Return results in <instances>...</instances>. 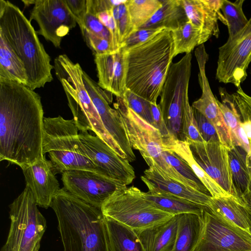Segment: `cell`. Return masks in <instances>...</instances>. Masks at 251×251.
Masks as SVG:
<instances>
[{"instance_id": "cell-47", "label": "cell", "mask_w": 251, "mask_h": 251, "mask_svg": "<svg viewBox=\"0 0 251 251\" xmlns=\"http://www.w3.org/2000/svg\"><path fill=\"white\" fill-rule=\"evenodd\" d=\"M246 163L248 166L250 176V186L249 192L247 195L242 199L244 203L251 202V153H247L246 155Z\"/></svg>"}, {"instance_id": "cell-24", "label": "cell", "mask_w": 251, "mask_h": 251, "mask_svg": "<svg viewBox=\"0 0 251 251\" xmlns=\"http://www.w3.org/2000/svg\"><path fill=\"white\" fill-rule=\"evenodd\" d=\"M219 92L221 101L217 100V102L227 127L233 146L240 147L247 153H250L249 142L242 128L232 94L223 87H220Z\"/></svg>"}, {"instance_id": "cell-21", "label": "cell", "mask_w": 251, "mask_h": 251, "mask_svg": "<svg viewBox=\"0 0 251 251\" xmlns=\"http://www.w3.org/2000/svg\"><path fill=\"white\" fill-rule=\"evenodd\" d=\"M147 187H152L191 202L209 207L212 197L170 178H164L154 170L148 168L141 176Z\"/></svg>"}, {"instance_id": "cell-45", "label": "cell", "mask_w": 251, "mask_h": 251, "mask_svg": "<svg viewBox=\"0 0 251 251\" xmlns=\"http://www.w3.org/2000/svg\"><path fill=\"white\" fill-rule=\"evenodd\" d=\"M126 0H87V12L96 15L106 10H109L115 6L126 2Z\"/></svg>"}, {"instance_id": "cell-29", "label": "cell", "mask_w": 251, "mask_h": 251, "mask_svg": "<svg viewBox=\"0 0 251 251\" xmlns=\"http://www.w3.org/2000/svg\"><path fill=\"white\" fill-rule=\"evenodd\" d=\"M110 251H145L135 231L105 217Z\"/></svg>"}, {"instance_id": "cell-43", "label": "cell", "mask_w": 251, "mask_h": 251, "mask_svg": "<svg viewBox=\"0 0 251 251\" xmlns=\"http://www.w3.org/2000/svg\"><path fill=\"white\" fill-rule=\"evenodd\" d=\"M84 24L85 27L84 29L87 30L97 36L108 40L111 43L113 49L112 38L110 32L99 21L96 15L87 12L85 17Z\"/></svg>"}, {"instance_id": "cell-48", "label": "cell", "mask_w": 251, "mask_h": 251, "mask_svg": "<svg viewBox=\"0 0 251 251\" xmlns=\"http://www.w3.org/2000/svg\"><path fill=\"white\" fill-rule=\"evenodd\" d=\"M245 204L246 205L247 210L248 212L250 230L251 233V205H248L246 203Z\"/></svg>"}, {"instance_id": "cell-19", "label": "cell", "mask_w": 251, "mask_h": 251, "mask_svg": "<svg viewBox=\"0 0 251 251\" xmlns=\"http://www.w3.org/2000/svg\"><path fill=\"white\" fill-rule=\"evenodd\" d=\"M187 18L199 28L207 41L211 37L218 38V20L226 25L221 8L223 0H181Z\"/></svg>"}, {"instance_id": "cell-38", "label": "cell", "mask_w": 251, "mask_h": 251, "mask_svg": "<svg viewBox=\"0 0 251 251\" xmlns=\"http://www.w3.org/2000/svg\"><path fill=\"white\" fill-rule=\"evenodd\" d=\"M182 140H191L196 142H204L197 127L193 108L189 100L184 104L181 117Z\"/></svg>"}, {"instance_id": "cell-10", "label": "cell", "mask_w": 251, "mask_h": 251, "mask_svg": "<svg viewBox=\"0 0 251 251\" xmlns=\"http://www.w3.org/2000/svg\"><path fill=\"white\" fill-rule=\"evenodd\" d=\"M192 58L191 53H186L178 61L171 64L158 104L170 133L181 140L182 113L185 103L189 100Z\"/></svg>"}, {"instance_id": "cell-33", "label": "cell", "mask_w": 251, "mask_h": 251, "mask_svg": "<svg viewBox=\"0 0 251 251\" xmlns=\"http://www.w3.org/2000/svg\"><path fill=\"white\" fill-rule=\"evenodd\" d=\"M126 5L131 24L136 30L147 23L162 6L160 0H126Z\"/></svg>"}, {"instance_id": "cell-6", "label": "cell", "mask_w": 251, "mask_h": 251, "mask_svg": "<svg viewBox=\"0 0 251 251\" xmlns=\"http://www.w3.org/2000/svg\"><path fill=\"white\" fill-rule=\"evenodd\" d=\"M78 130L73 119L66 120L61 116L44 117L43 155L49 153L55 174L85 170L102 175L86 155Z\"/></svg>"}, {"instance_id": "cell-39", "label": "cell", "mask_w": 251, "mask_h": 251, "mask_svg": "<svg viewBox=\"0 0 251 251\" xmlns=\"http://www.w3.org/2000/svg\"><path fill=\"white\" fill-rule=\"evenodd\" d=\"M126 2L115 6L112 9V14L118 31L120 47L135 30L131 24Z\"/></svg>"}, {"instance_id": "cell-32", "label": "cell", "mask_w": 251, "mask_h": 251, "mask_svg": "<svg viewBox=\"0 0 251 251\" xmlns=\"http://www.w3.org/2000/svg\"><path fill=\"white\" fill-rule=\"evenodd\" d=\"M171 32L174 57L182 53H191L195 47L206 42L201 29L189 20Z\"/></svg>"}, {"instance_id": "cell-41", "label": "cell", "mask_w": 251, "mask_h": 251, "mask_svg": "<svg viewBox=\"0 0 251 251\" xmlns=\"http://www.w3.org/2000/svg\"><path fill=\"white\" fill-rule=\"evenodd\" d=\"M164 29L163 28H139L130 35L120 48L126 50L147 41Z\"/></svg>"}, {"instance_id": "cell-27", "label": "cell", "mask_w": 251, "mask_h": 251, "mask_svg": "<svg viewBox=\"0 0 251 251\" xmlns=\"http://www.w3.org/2000/svg\"><path fill=\"white\" fill-rule=\"evenodd\" d=\"M161 1V8L141 27L163 28L173 31L188 20L181 0Z\"/></svg>"}, {"instance_id": "cell-3", "label": "cell", "mask_w": 251, "mask_h": 251, "mask_svg": "<svg viewBox=\"0 0 251 251\" xmlns=\"http://www.w3.org/2000/svg\"><path fill=\"white\" fill-rule=\"evenodd\" d=\"M125 51L126 89L156 103L174 57L171 31L165 29L147 41Z\"/></svg>"}, {"instance_id": "cell-14", "label": "cell", "mask_w": 251, "mask_h": 251, "mask_svg": "<svg viewBox=\"0 0 251 251\" xmlns=\"http://www.w3.org/2000/svg\"><path fill=\"white\" fill-rule=\"evenodd\" d=\"M79 137L86 155L103 176L125 186L132 182L135 174L128 160L120 156L96 135L82 130L79 131Z\"/></svg>"}, {"instance_id": "cell-13", "label": "cell", "mask_w": 251, "mask_h": 251, "mask_svg": "<svg viewBox=\"0 0 251 251\" xmlns=\"http://www.w3.org/2000/svg\"><path fill=\"white\" fill-rule=\"evenodd\" d=\"M39 26L37 33L60 48L62 38L75 27L76 22L65 0H35L29 21Z\"/></svg>"}, {"instance_id": "cell-22", "label": "cell", "mask_w": 251, "mask_h": 251, "mask_svg": "<svg viewBox=\"0 0 251 251\" xmlns=\"http://www.w3.org/2000/svg\"><path fill=\"white\" fill-rule=\"evenodd\" d=\"M178 215L144 229L135 230L145 251H171L176 236Z\"/></svg>"}, {"instance_id": "cell-12", "label": "cell", "mask_w": 251, "mask_h": 251, "mask_svg": "<svg viewBox=\"0 0 251 251\" xmlns=\"http://www.w3.org/2000/svg\"><path fill=\"white\" fill-rule=\"evenodd\" d=\"M201 218V231L194 251H251V233L225 221L208 207Z\"/></svg>"}, {"instance_id": "cell-5", "label": "cell", "mask_w": 251, "mask_h": 251, "mask_svg": "<svg viewBox=\"0 0 251 251\" xmlns=\"http://www.w3.org/2000/svg\"><path fill=\"white\" fill-rule=\"evenodd\" d=\"M53 67L79 131L94 132L118 154L117 148L105 129L85 86L82 75L83 69L79 64L75 63L64 54L54 59Z\"/></svg>"}, {"instance_id": "cell-31", "label": "cell", "mask_w": 251, "mask_h": 251, "mask_svg": "<svg viewBox=\"0 0 251 251\" xmlns=\"http://www.w3.org/2000/svg\"><path fill=\"white\" fill-rule=\"evenodd\" d=\"M0 80L27 86L28 76L23 62L0 36Z\"/></svg>"}, {"instance_id": "cell-44", "label": "cell", "mask_w": 251, "mask_h": 251, "mask_svg": "<svg viewBox=\"0 0 251 251\" xmlns=\"http://www.w3.org/2000/svg\"><path fill=\"white\" fill-rule=\"evenodd\" d=\"M80 30L85 27L84 20L87 13V0H65Z\"/></svg>"}, {"instance_id": "cell-30", "label": "cell", "mask_w": 251, "mask_h": 251, "mask_svg": "<svg viewBox=\"0 0 251 251\" xmlns=\"http://www.w3.org/2000/svg\"><path fill=\"white\" fill-rule=\"evenodd\" d=\"M229 165L236 197L242 199L249 192L250 176L246 163L247 152L240 147L228 149Z\"/></svg>"}, {"instance_id": "cell-37", "label": "cell", "mask_w": 251, "mask_h": 251, "mask_svg": "<svg viewBox=\"0 0 251 251\" xmlns=\"http://www.w3.org/2000/svg\"><path fill=\"white\" fill-rule=\"evenodd\" d=\"M123 99L129 108L145 121L155 127L152 115L151 102L127 89H126Z\"/></svg>"}, {"instance_id": "cell-15", "label": "cell", "mask_w": 251, "mask_h": 251, "mask_svg": "<svg viewBox=\"0 0 251 251\" xmlns=\"http://www.w3.org/2000/svg\"><path fill=\"white\" fill-rule=\"evenodd\" d=\"M61 180L65 190L99 208L119 188L125 186L97 173L85 170L66 171L62 174Z\"/></svg>"}, {"instance_id": "cell-50", "label": "cell", "mask_w": 251, "mask_h": 251, "mask_svg": "<svg viewBox=\"0 0 251 251\" xmlns=\"http://www.w3.org/2000/svg\"><path fill=\"white\" fill-rule=\"evenodd\" d=\"M249 73H250V75H251V71H250Z\"/></svg>"}, {"instance_id": "cell-4", "label": "cell", "mask_w": 251, "mask_h": 251, "mask_svg": "<svg viewBox=\"0 0 251 251\" xmlns=\"http://www.w3.org/2000/svg\"><path fill=\"white\" fill-rule=\"evenodd\" d=\"M0 36L23 62L27 87L34 90L53 80L54 67L37 32L20 8L8 0H0Z\"/></svg>"}, {"instance_id": "cell-40", "label": "cell", "mask_w": 251, "mask_h": 251, "mask_svg": "<svg viewBox=\"0 0 251 251\" xmlns=\"http://www.w3.org/2000/svg\"><path fill=\"white\" fill-rule=\"evenodd\" d=\"M193 110L198 128L204 142L222 143L218 132L214 126L199 112L194 109Z\"/></svg>"}, {"instance_id": "cell-34", "label": "cell", "mask_w": 251, "mask_h": 251, "mask_svg": "<svg viewBox=\"0 0 251 251\" xmlns=\"http://www.w3.org/2000/svg\"><path fill=\"white\" fill-rule=\"evenodd\" d=\"M244 1L245 0H236L234 2L223 0L221 10L226 22L228 37L238 33L249 22L243 10Z\"/></svg>"}, {"instance_id": "cell-2", "label": "cell", "mask_w": 251, "mask_h": 251, "mask_svg": "<svg viewBox=\"0 0 251 251\" xmlns=\"http://www.w3.org/2000/svg\"><path fill=\"white\" fill-rule=\"evenodd\" d=\"M50 207L56 214L64 251H110L105 217L100 208L64 188L55 195Z\"/></svg>"}, {"instance_id": "cell-9", "label": "cell", "mask_w": 251, "mask_h": 251, "mask_svg": "<svg viewBox=\"0 0 251 251\" xmlns=\"http://www.w3.org/2000/svg\"><path fill=\"white\" fill-rule=\"evenodd\" d=\"M100 209L104 217L134 230L150 227L175 216L146 199L142 191L133 186L119 188Z\"/></svg>"}, {"instance_id": "cell-42", "label": "cell", "mask_w": 251, "mask_h": 251, "mask_svg": "<svg viewBox=\"0 0 251 251\" xmlns=\"http://www.w3.org/2000/svg\"><path fill=\"white\" fill-rule=\"evenodd\" d=\"M81 32L86 45L93 52L94 55L110 53L115 51L108 40L97 36L86 29Z\"/></svg>"}, {"instance_id": "cell-1", "label": "cell", "mask_w": 251, "mask_h": 251, "mask_svg": "<svg viewBox=\"0 0 251 251\" xmlns=\"http://www.w3.org/2000/svg\"><path fill=\"white\" fill-rule=\"evenodd\" d=\"M44 119L38 93L18 82L0 80V160L22 168L44 156Z\"/></svg>"}, {"instance_id": "cell-20", "label": "cell", "mask_w": 251, "mask_h": 251, "mask_svg": "<svg viewBox=\"0 0 251 251\" xmlns=\"http://www.w3.org/2000/svg\"><path fill=\"white\" fill-rule=\"evenodd\" d=\"M199 83L201 90V95L193 102L192 107L214 126L223 145L228 149L233 148L227 127L217 102L218 100L212 93L208 78L202 77Z\"/></svg>"}, {"instance_id": "cell-23", "label": "cell", "mask_w": 251, "mask_h": 251, "mask_svg": "<svg viewBox=\"0 0 251 251\" xmlns=\"http://www.w3.org/2000/svg\"><path fill=\"white\" fill-rule=\"evenodd\" d=\"M164 143L167 149L175 152L191 167L212 198L231 196L228 195L196 162L188 142L171 136L165 140Z\"/></svg>"}, {"instance_id": "cell-49", "label": "cell", "mask_w": 251, "mask_h": 251, "mask_svg": "<svg viewBox=\"0 0 251 251\" xmlns=\"http://www.w3.org/2000/svg\"><path fill=\"white\" fill-rule=\"evenodd\" d=\"M25 6H28L30 4L34 3L35 0H22Z\"/></svg>"}, {"instance_id": "cell-25", "label": "cell", "mask_w": 251, "mask_h": 251, "mask_svg": "<svg viewBox=\"0 0 251 251\" xmlns=\"http://www.w3.org/2000/svg\"><path fill=\"white\" fill-rule=\"evenodd\" d=\"M208 207L225 221L251 233L246 205L242 201L232 196L212 198Z\"/></svg>"}, {"instance_id": "cell-46", "label": "cell", "mask_w": 251, "mask_h": 251, "mask_svg": "<svg viewBox=\"0 0 251 251\" xmlns=\"http://www.w3.org/2000/svg\"><path fill=\"white\" fill-rule=\"evenodd\" d=\"M151 111L154 126L159 130L164 141H165L172 135L165 124L158 104H157L156 103H151Z\"/></svg>"}, {"instance_id": "cell-18", "label": "cell", "mask_w": 251, "mask_h": 251, "mask_svg": "<svg viewBox=\"0 0 251 251\" xmlns=\"http://www.w3.org/2000/svg\"><path fill=\"white\" fill-rule=\"evenodd\" d=\"M98 84L104 90L123 98L126 89L127 60L122 48L110 53L95 55Z\"/></svg>"}, {"instance_id": "cell-16", "label": "cell", "mask_w": 251, "mask_h": 251, "mask_svg": "<svg viewBox=\"0 0 251 251\" xmlns=\"http://www.w3.org/2000/svg\"><path fill=\"white\" fill-rule=\"evenodd\" d=\"M186 141L189 144L194 158L204 171L228 195L237 198L232 182L227 147L221 143Z\"/></svg>"}, {"instance_id": "cell-36", "label": "cell", "mask_w": 251, "mask_h": 251, "mask_svg": "<svg viewBox=\"0 0 251 251\" xmlns=\"http://www.w3.org/2000/svg\"><path fill=\"white\" fill-rule=\"evenodd\" d=\"M232 96L242 128L249 142L251 153V96L245 93L241 86Z\"/></svg>"}, {"instance_id": "cell-8", "label": "cell", "mask_w": 251, "mask_h": 251, "mask_svg": "<svg viewBox=\"0 0 251 251\" xmlns=\"http://www.w3.org/2000/svg\"><path fill=\"white\" fill-rule=\"evenodd\" d=\"M34 196L26 186L9 207L10 226L0 251H39L47 222Z\"/></svg>"}, {"instance_id": "cell-35", "label": "cell", "mask_w": 251, "mask_h": 251, "mask_svg": "<svg viewBox=\"0 0 251 251\" xmlns=\"http://www.w3.org/2000/svg\"><path fill=\"white\" fill-rule=\"evenodd\" d=\"M164 155L168 162L183 178L187 186L210 195L207 188L195 175L191 167L178 155L168 149L164 151Z\"/></svg>"}, {"instance_id": "cell-28", "label": "cell", "mask_w": 251, "mask_h": 251, "mask_svg": "<svg viewBox=\"0 0 251 251\" xmlns=\"http://www.w3.org/2000/svg\"><path fill=\"white\" fill-rule=\"evenodd\" d=\"M202 226L201 216L194 213L179 214L176 239L171 251H194Z\"/></svg>"}, {"instance_id": "cell-7", "label": "cell", "mask_w": 251, "mask_h": 251, "mask_svg": "<svg viewBox=\"0 0 251 251\" xmlns=\"http://www.w3.org/2000/svg\"><path fill=\"white\" fill-rule=\"evenodd\" d=\"M114 107L122 119L132 149L140 152L149 168L164 178L187 186L183 178L166 160L164 153L168 149L159 130L129 108L123 98L117 97Z\"/></svg>"}, {"instance_id": "cell-11", "label": "cell", "mask_w": 251, "mask_h": 251, "mask_svg": "<svg viewBox=\"0 0 251 251\" xmlns=\"http://www.w3.org/2000/svg\"><path fill=\"white\" fill-rule=\"evenodd\" d=\"M251 63V18L247 25L219 48L216 78L237 88L246 79Z\"/></svg>"}, {"instance_id": "cell-17", "label": "cell", "mask_w": 251, "mask_h": 251, "mask_svg": "<svg viewBox=\"0 0 251 251\" xmlns=\"http://www.w3.org/2000/svg\"><path fill=\"white\" fill-rule=\"evenodd\" d=\"M21 169L26 186L31 191L38 206L48 208L60 189L51 161L44 156Z\"/></svg>"}, {"instance_id": "cell-26", "label": "cell", "mask_w": 251, "mask_h": 251, "mask_svg": "<svg viewBox=\"0 0 251 251\" xmlns=\"http://www.w3.org/2000/svg\"><path fill=\"white\" fill-rule=\"evenodd\" d=\"M142 192L143 196L159 209L174 215L183 213H194L201 216L207 207L166 193L152 187Z\"/></svg>"}]
</instances>
